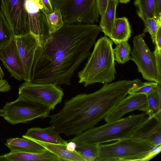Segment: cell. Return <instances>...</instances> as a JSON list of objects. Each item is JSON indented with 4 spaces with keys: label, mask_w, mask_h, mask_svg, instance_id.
Segmentation results:
<instances>
[{
    "label": "cell",
    "mask_w": 161,
    "mask_h": 161,
    "mask_svg": "<svg viewBox=\"0 0 161 161\" xmlns=\"http://www.w3.org/2000/svg\"><path fill=\"white\" fill-rule=\"evenodd\" d=\"M101 31L95 24H64L38 47L30 82L69 85L75 71L89 56Z\"/></svg>",
    "instance_id": "1"
},
{
    "label": "cell",
    "mask_w": 161,
    "mask_h": 161,
    "mask_svg": "<svg viewBox=\"0 0 161 161\" xmlns=\"http://www.w3.org/2000/svg\"><path fill=\"white\" fill-rule=\"evenodd\" d=\"M123 80L105 83L92 93H81L65 100L58 113L49 115L50 123L60 133L77 135L94 127L128 95Z\"/></svg>",
    "instance_id": "2"
},
{
    "label": "cell",
    "mask_w": 161,
    "mask_h": 161,
    "mask_svg": "<svg viewBox=\"0 0 161 161\" xmlns=\"http://www.w3.org/2000/svg\"><path fill=\"white\" fill-rule=\"evenodd\" d=\"M152 119L145 112L130 115L88 129L69 141L76 144L87 143L99 145L126 138H132Z\"/></svg>",
    "instance_id": "3"
},
{
    "label": "cell",
    "mask_w": 161,
    "mask_h": 161,
    "mask_svg": "<svg viewBox=\"0 0 161 161\" xmlns=\"http://www.w3.org/2000/svg\"><path fill=\"white\" fill-rule=\"evenodd\" d=\"M113 42L107 36L95 42L93 49L83 69L78 73V82L85 87L97 83L113 81L116 74Z\"/></svg>",
    "instance_id": "4"
},
{
    "label": "cell",
    "mask_w": 161,
    "mask_h": 161,
    "mask_svg": "<svg viewBox=\"0 0 161 161\" xmlns=\"http://www.w3.org/2000/svg\"><path fill=\"white\" fill-rule=\"evenodd\" d=\"M98 146L96 161H147L161 151V145L154 147L132 138Z\"/></svg>",
    "instance_id": "5"
},
{
    "label": "cell",
    "mask_w": 161,
    "mask_h": 161,
    "mask_svg": "<svg viewBox=\"0 0 161 161\" xmlns=\"http://www.w3.org/2000/svg\"><path fill=\"white\" fill-rule=\"evenodd\" d=\"M54 10L59 9L64 24H94L98 21L97 0H52Z\"/></svg>",
    "instance_id": "6"
},
{
    "label": "cell",
    "mask_w": 161,
    "mask_h": 161,
    "mask_svg": "<svg viewBox=\"0 0 161 161\" xmlns=\"http://www.w3.org/2000/svg\"><path fill=\"white\" fill-rule=\"evenodd\" d=\"M3 110L4 119L14 125L47 118L51 109L48 106L19 96L15 100L7 102Z\"/></svg>",
    "instance_id": "7"
},
{
    "label": "cell",
    "mask_w": 161,
    "mask_h": 161,
    "mask_svg": "<svg viewBox=\"0 0 161 161\" xmlns=\"http://www.w3.org/2000/svg\"><path fill=\"white\" fill-rule=\"evenodd\" d=\"M0 12L5 23L14 36L30 33L25 0H0Z\"/></svg>",
    "instance_id": "8"
},
{
    "label": "cell",
    "mask_w": 161,
    "mask_h": 161,
    "mask_svg": "<svg viewBox=\"0 0 161 161\" xmlns=\"http://www.w3.org/2000/svg\"><path fill=\"white\" fill-rule=\"evenodd\" d=\"M64 95L62 90L52 83L25 81L19 88V96L48 106L51 110L61 102Z\"/></svg>",
    "instance_id": "9"
},
{
    "label": "cell",
    "mask_w": 161,
    "mask_h": 161,
    "mask_svg": "<svg viewBox=\"0 0 161 161\" xmlns=\"http://www.w3.org/2000/svg\"><path fill=\"white\" fill-rule=\"evenodd\" d=\"M145 36L144 32L134 37L130 60L136 64L139 72L145 79L159 83L155 57L145 42Z\"/></svg>",
    "instance_id": "10"
},
{
    "label": "cell",
    "mask_w": 161,
    "mask_h": 161,
    "mask_svg": "<svg viewBox=\"0 0 161 161\" xmlns=\"http://www.w3.org/2000/svg\"><path fill=\"white\" fill-rule=\"evenodd\" d=\"M104 118L107 123L120 119L127 113L136 110L145 113L148 110L147 96L143 94H128Z\"/></svg>",
    "instance_id": "11"
},
{
    "label": "cell",
    "mask_w": 161,
    "mask_h": 161,
    "mask_svg": "<svg viewBox=\"0 0 161 161\" xmlns=\"http://www.w3.org/2000/svg\"><path fill=\"white\" fill-rule=\"evenodd\" d=\"M0 60L11 76L19 81L24 80L23 65L14 36L9 43L0 49Z\"/></svg>",
    "instance_id": "12"
},
{
    "label": "cell",
    "mask_w": 161,
    "mask_h": 161,
    "mask_svg": "<svg viewBox=\"0 0 161 161\" xmlns=\"http://www.w3.org/2000/svg\"><path fill=\"white\" fill-rule=\"evenodd\" d=\"M14 38L23 65L24 80L30 82L34 56L38 47L37 41L30 33L21 36H14Z\"/></svg>",
    "instance_id": "13"
},
{
    "label": "cell",
    "mask_w": 161,
    "mask_h": 161,
    "mask_svg": "<svg viewBox=\"0 0 161 161\" xmlns=\"http://www.w3.org/2000/svg\"><path fill=\"white\" fill-rule=\"evenodd\" d=\"M22 137L64 146H66L68 142L61 138L59 133L51 125L45 128L36 127L29 129Z\"/></svg>",
    "instance_id": "14"
},
{
    "label": "cell",
    "mask_w": 161,
    "mask_h": 161,
    "mask_svg": "<svg viewBox=\"0 0 161 161\" xmlns=\"http://www.w3.org/2000/svg\"><path fill=\"white\" fill-rule=\"evenodd\" d=\"M0 161H60L53 153L46 149L44 152H10L0 156Z\"/></svg>",
    "instance_id": "15"
},
{
    "label": "cell",
    "mask_w": 161,
    "mask_h": 161,
    "mask_svg": "<svg viewBox=\"0 0 161 161\" xmlns=\"http://www.w3.org/2000/svg\"><path fill=\"white\" fill-rule=\"evenodd\" d=\"M5 145L10 152H29L41 153L46 149L41 145L27 138H11L7 140Z\"/></svg>",
    "instance_id": "16"
},
{
    "label": "cell",
    "mask_w": 161,
    "mask_h": 161,
    "mask_svg": "<svg viewBox=\"0 0 161 161\" xmlns=\"http://www.w3.org/2000/svg\"><path fill=\"white\" fill-rule=\"evenodd\" d=\"M33 141L53 153L61 161H85L81 156L76 150L74 152L68 150L66 148V146L36 140Z\"/></svg>",
    "instance_id": "17"
},
{
    "label": "cell",
    "mask_w": 161,
    "mask_h": 161,
    "mask_svg": "<svg viewBox=\"0 0 161 161\" xmlns=\"http://www.w3.org/2000/svg\"><path fill=\"white\" fill-rule=\"evenodd\" d=\"M131 34V30L128 20L123 17L115 19L109 38L117 45L122 42H128Z\"/></svg>",
    "instance_id": "18"
},
{
    "label": "cell",
    "mask_w": 161,
    "mask_h": 161,
    "mask_svg": "<svg viewBox=\"0 0 161 161\" xmlns=\"http://www.w3.org/2000/svg\"><path fill=\"white\" fill-rule=\"evenodd\" d=\"M118 3V0H108L105 11L101 15L99 26L101 31L104 33L105 36L109 38L116 19V9Z\"/></svg>",
    "instance_id": "19"
},
{
    "label": "cell",
    "mask_w": 161,
    "mask_h": 161,
    "mask_svg": "<svg viewBox=\"0 0 161 161\" xmlns=\"http://www.w3.org/2000/svg\"><path fill=\"white\" fill-rule=\"evenodd\" d=\"M154 147L161 145V120L156 121L155 125L146 132L140 130L132 138Z\"/></svg>",
    "instance_id": "20"
},
{
    "label": "cell",
    "mask_w": 161,
    "mask_h": 161,
    "mask_svg": "<svg viewBox=\"0 0 161 161\" xmlns=\"http://www.w3.org/2000/svg\"><path fill=\"white\" fill-rule=\"evenodd\" d=\"M161 85L158 83L157 91L147 95L148 108L146 113L156 121L161 120Z\"/></svg>",
    "instance_id": "21"
},
{
    "label": "cell",
    "mask_w": 161,
    "mask_h": 161,
    "mask_svg": "<svg viewBox=\"0 0 161 161\" xmlns=\"http://www.w3.org/2000/svg\"><path fill=\"white\" fill-rule=\"evenodd\" d=\"M155 0H135L134 4L136 8V13L144 22L147 18H153Z\"/></svg>",
    "instance_id": "22"
},
{
    "label": "cell",
    "mask_w": 161,
    "mask_h": 161,
    "mask_svg": "<svg viewBox=\"0 0 161 161\" xmlns=\"http://www.w3.org/2000/svg\"><path fill=\"white\" fill-rule=\"evenodd\" d=\"M99 145L83 143L77 144L75 149L85 161H96L99 152Z\"/></svg>",
    "instance_id": "23"
},
{
    "label": "cell",
    "mask_w": 161,
    "mask_h": 161,
    "mask_svg": "<svg viewBox=\"0 0 161 161\" xmlns=\"http://www.w3.org/2000/svg\"><path fill=\"white\" fill-rule=\"evenodd\" d=\"M45 14L50 34L58 31L64 25L62 16L59 9H55L53 13Z\"/></svg>",
    "instance_id": "24"
},
{
    "label": "cell",
    "mask_w": 161,
    "mask_h": 161,
    "mask_svg": "<svg viewBox=\"0 0 161 161\" xmlns=\"http://www.w3.org/2000/svg\"><path fill=\"white\" fill-rule=\"evenodd\" d=\"M131 51L130 47L128 42H122L117 44L113 49L115 60L121 64L129 61L130 59Z\"/></svg>",
    "instance_id": "25"
},
{
    "label": "cell",
    "mask_w": 161,
    "mask_h": 161,
    "mask_svg": "<svg viewBox=\"0 0 161 161\" xmlns=\"http://www.w3.org/2000/svg\"><path fill=\"white\" fill-rule=\"evenodd\" d=\"M158 83L151 82L137 84L131 88L129 94H143L147 95L157 91Z\"/></svg>",
    "instance_id": "26"
},
{
    "label": "cell",
    "mask_w": 161,
    "mask_h": 161,
    "mask_svg": "<svg viewBox=\"0 0 161 161\" xmlns=\"http://www.w3.org/2000/svg\"><path fill=\"white\" fill-rule=\"evenodd\" d=\"M145 25L144 32H148L151 35L153 43L155 44V37L159 27L161 26V22L158 21L154 18H148L143 22Z\"/></svg>",
    "instance_id": "27"
},
{
    "label": "cell",
    "mask_w": 161,
    "mask_h": 161,
    "mask_svg": "<svg viewBox=\"0 0 161 161\" xmlns=\"http://www.w3.org/2000/svg\"><path fill=\"white\" fill-rule=\"evenodd\" d=\"M14 36L4 21L0 12V49L9 43Z\"/></svg>",
    "instance_id": "28"
},
{
    "label": "cell",
    "mask_w": 161,
    "mask_h": 161,
    "mask_svg": "<svg viewBox=\"0 0 161 161\" xmlns=\"http://www.w3.org/2000/svg\"><path fill=\"white\" fill-rule=\"evenodd\" d=\"M153 54L155 58L158 80L159 83H161V50H159L155 45Z\"/></svg>",
    "instance_id": "29"
},
{
    "label": "cell",
    "mask_w": 161,
    "mask_h": 161,
    "mask_svg": "<svg viewBox=\"0 0 161 161\" xmlns=\"http://www.w3.org/2000/svg\"><path fill=\"white\" fill-rule=\"evenodd\" d=\"M153 18L158 21L161 22V0H155Z\"/></svg>",
    "instance_id": "30"
},
{
    "label": "cell",
    "mask_w": 161,
    "mask_h": 161,
    "mask_svg": "<svg viewBox=\"0 0 161 161\" xmlns=\"http://www.w3.org/2000/svg\"><path fill=\"white\" fill-rule=\"evenodd\" d=\"M41 3L45 14H49L53 12V9L50 0H39Z\"/></svg>",
    "instance_id": "31"
},
{
    "label": "cell",
    "mask_w": 161,
    "mask_h": 161,
    "mask_svg": "<svg viewBox=\"0 0 161 161\" xmlns=\"http://www.w3.org/2000/svg\"><path fill=\"white\" fill-rule=\"evenodd\" d=\"M11 88V86L8 81L5 79H2L0 77V92H8Z\"/></svg>",
    "instance_id": "32"
},
{
    "label": "cell",
    "mask_w": 161,
    "mask_h": 161,
    "mask_svg": "<svg viewBox=\"0 0 161 161\" xmlns=\"http://www.w3.org/2000/svg\"><path fill=\"white\" fill-rule=\"evenodd\" d=\"M99 15H102L106 9L108 0H97Z\"/></svg>",
    "instance_id": "33"
},
{
    "label": "cell",
    "mask_w": 161,
    "mask_h": 161,
    "mask_svg": "<svg viewBox=\"0 0 161 161\" xmlns=\"http://www.w3.org/2000/svg\"><path fill=\"white\" fill-rule=\"evenodd\" d=\"M155 45L159 50H161V26L159 27L157 31Z\"/></svg>",
    "instance_id": "34"
},
{
    "label": "cell",
    "mask_w": 161,
    "mask_h": 161,
    "mask_svg": "<svg viewBox=\"0 0 161 161\" xmlns=\"http://www.w3.org/2000/svg\"><path fill=\"white\" fill-rule=\"evenodd\" d=\"M76 145L77 144L75 142L72 141H69L66 145V148L68 150L71 152H74L76 150Z\"/></svg>",
    "instance_id": "35"
},
{
    "label": "cell",
    "mask_w": 161,
    "mask_h": 161,
    "mask_svg": "<svg viewBox=\"0 0 161 161\" xmlns=\"http://www.w3.org/2000/svg\"><path fill=\"white\" fill-rule=\"evenodd\" d=\"M4 76V74L1 67L0 65V77L1 79H3Z\"/></svg>",
    "instance_id": "36"
},
{
    "label": "cell",
    "mask_w": 161,
    "mask_h": 161,
    "mask_svg": "<svg viewBox=\"0 0 161 161\" xmlns=\"http://www.w3.org/2000/svg\"><path fill=\"white\" fill-rule=\"evenodd\" d=\"M118 1L119 2L123 3L126 4L128 2H129L130 0H118Z\"/></svg>",
    "instance_id": "37"
},
{
    "label": "cell",
    "mask_w": 161,
    "mask_h": 161,
    "mask_svg": "<svg viewBox=\"0 0 161 161\" xmlns=\"http://www.w3.org/2000/svg\"><path fill=\"white\" fill-rule=\"evenodd\" d=\"M3 109H1L0 108V116H3Z\"/></svg>",
    "instance_id": "38"
},
{
    "label": "cell",
    "mask_w": 161,
    "mask_h": 161,
    "mask_svg": "<svg viewBox=\"0 0 161 161\" xmlns=\"http://www.w3.org/2000/svg\"><path fill=\"white\" fill-rule=\"evenodd\" d=\"M52 0H50V1H51H51Z\"/></svg>",
    "instance_id": "39"
}]
</instances>
